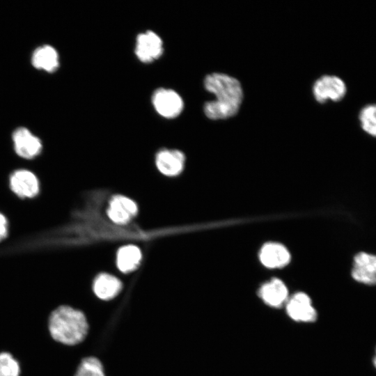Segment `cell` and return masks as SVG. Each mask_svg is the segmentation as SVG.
<instances>
[{
	"label": "cell",
	"mask_w": 376,
	"mask_h": 376,
	"mask_svg": "<svg viewBox=\"0 0 376 376\" xmlns=\"http://www.w3.org/2000/svg\"><path fill=\"white\" fill-rule=\"evenodd\" d=\"M48 328L55 340L73 345L85 338L88 325L85 315L81 311L69 306H61L52 312Z\"/></svg>",
	"instance_id": "2"
},
{
	"label": "cell",
	"mask_w": 376,
	"mask_h": 376,
	"mask_svg": "<svg viewBox=\"0 0 376 376\" xmlns=\"http://www.w3.org/2000/svg\"><path fill=\"white\" fill-rule=\"evenodd\" d=\"M259 258L264 266L269 268H278L288 264L290 255L283 245L275 242H269L262 247Z\"/></svg>",
	"instance_id": "11"
},
{
	"label": "cell",
	"mask_w": 376,
	"mask_h": 376,
	"mask_svg": "<svg viewBox=\"0 0 376 376\" xmlns=\"http://www.w3.org/2000/svg\"><path fill=\"white\" fill-rule=\"evenodd\" d=\"M185 163L184 154L178 150L163 149L156 155V165L163 174L173 176L180 173Z\"/></svg>",
	"instance_id": "10"
},
{
	"label": "cell",
	"mask_w": 376,
	"mask_h": 376,
	"mask_svg": "<svg viewBox=\"0 0 376 376\" xmlns=\"http://www.w3.org/2000/svg\"><path fill=\"white\" fill-rule=\"evenodd\" d=\"M93 288L97 297L103 300H109L120 292L122 283L114 276L104 273L95 278Z\"/></svg>",
	"instance_id": "14"
},
{
	"label": "cell",
	"mask_w": 376,
	"mask_h": 376,
	"mask_svg": "<svg viewBox=\"0 0 376 376\" xmlns=\"http://www.w3.org/2000/svg\"><path fill=\"white\" fill-rule=\"evenodd\" d=\"M203 84L205 90L215 96L214 100L205 102L203 107V111L208 118L224 120L238 112L243 92L237 79L214 72L205 77Z\"/></svg>",
	"instance_id": "1"
},
{
	"label": "cell",
	"mask_w": 376,
	"mask_h": 376,
	"mask_svg": "<svg viewBox=\"0 0 376 376\" xmlns=\"http://www.w3.org/2000/svg\"><path fill=\"white\" fill-rule=\"evenodd\" d=\"M10 190L20 198H33L40 191L38 177L27 169H17L9 177Z\"/></svg>",
	"instance_id": "7"
},
{
	"label": "cell",
	"mask_w": 376,
	"mask_h": 376,
	"mask_svg": "<svg viewBox=\"0 0 376 376\" xmlns=\"http://www.w3.org/2000/svg\"><path fill=\"white\" fill-rule=\"evenodd\" d=\"M141 259L140 249L134 245H128L120 248L117 255L118 269L125 273L134 270L139 265Z\"/></svg>",
	"instance_id": "16"
},
{
	"label": "cell",
	"mask_w": 376,
	"mask_h": 376,
	"mask_svg": "<svg viewBox=\"0 0 376 376\" xmlns=\"http://www.w3.org/2000/svg\"><path fill=\"white\" fill-rule=\"evenodd\" d=\"M33 65L40 70L53 72L59 66L58 54L56 50L49 45L37 48L32 56Z\"/></svg>",
	"instance_id": "15"
},
{
	"label": "cell",
	"mask_w": 376,
	"mask_h": 376,
	"mask_svg": "<svg viewBox=\"0 0 376 376\" xmlns=\"http://www.w3.org/2000/svg\"><path fill=\"white\" fill-rule=\"evenodd\" d=\"M75 376H105L101 362L95 357H87L81 362Z\"/></svg>",
	"instance_id": "18"
},
{
	"label": "cell",
	"mask_w": 376,
	"mask_h": 376,
	"mask_svg": "<svg viewBox=\"0 0 376 376\" xmlns=\"http://www.w3.org/2000/svg\"><path fill=\"white\" fill-rule=\"evenodd\" d=\"M259 295L267 305L279 307L287 300L288 291L281 280L273 279L262 285Z\"/></svg>",
	"instance_id": "13"
},
{
	"label": "cell",
	"mask_w": 376,
	"mask_h": 376,
	"mask_svg": "<svg viewBox=\"0 0 376 376\" xmlns=\"http://www.w3.org/2000/svg\"><path fill=\"white\" fill-rule=\"evenodd\" d=\"M313 93L320 103H324L327 100L339 102L345 97L347 86L345 81L337 76L324 75L315 81Z\"/></svg>",
	"instance_id": "5"
},
{
	"label": "cell",
	"mask_w": 376,
	"mask_h": 376,
	"mask_svg": "<svg viewBox=\"0 0 376 376\" xmlns=\"http://www.w3.org/2000/svg\"><path fill=\"white\" fill-rule=\"evenodd\" d=\"M350 274L357 283L366 286L376 285V253L360 251L352 262Z\"/></svg>",
	"instance_id": "4"
},
{
	"label": "cell",
	"mask_w": 376,
	"mask_h": 376,
	"mask_svg": "<svg viewBox=\"0 0 376 376\" xmlns=\"http://www.w3.org/2000/svg\"><path fill=\"white\" fill-rule=\"evenodd\" d=\"M286 311L290 318L297 322H313L318 316L309 296L301 292L290 298L286 304Z\"/></svg>",
	"instance_id": "8"
},
{
	"label": "cell",
	"mask_w": 376,
	"mask_h": 376,
	"mask_svg": "<svg viewBox=\"0 0 376 376\" xmlns=\"http://www.w3.org/2000/svg\"><path fill=\"white\" fill-rule=\"evenodd\" d=\"M373 364L374 368L376 369V348L375 351V354L373 358Z\"/></svg>",
	"instance_id": "21"
},
{
	"label": "cell",
	"mask_w": 376,
	"mask_h": 376,
	"mask_svg": "<svg viewBox=\"0 0 376 376\" xmlns=\"http://www.w3.org/2000/svg\"><path fill=\"white\" fill-rule=\"evenodd\" d=\"M8 235V221L6 216L0 212V242L5 240Z\"/></svg>",
	"instance_id": "20"
},
{
	"label": "cell",
	"mask_w": 376,
	"mask_h": 376,
	"mask_svg": "<svg viewBox=\"0 0 376 376\" xmlns=\"http://www.w3.org/2000/svg\"><path fill=\"white\" fill-rule=\"evenodd\" d=\"M151 102L156 112L167 119L178 117L184 109L182 97L171 88H157L152 95Z\"/></svg>",
	"instance_id": "3"
},
{
	"label": "cell",
	"mask_w": 376,
	"mask_h": 376,
	"mask_svg": "<svg viewBox=\"0 0 376 376\" xmlns=\"http://www.w3.org/2000/svg\"><path fill=\"white\" fill-rule=\"evenodd\" d=\"M137 212L136 203L123 196H116L110 201L107 210L109 217L115 223L125 224Z\"/></svg>",
	"instance_id": "12"
},
{
	"label": "cell",
	"mask_w": 376,
	"mask_h": 376,
	"mask_svg": "<svg viewBox=\"0 0 376 376\" xmlns=\"http://www.w3.org/2000/svg\"><path fill=\"white\" fill-rule=\"evenodd\" d=\"M358 119L361 130L368 136L376 138V103L363 106L359 111Z\"/></svg>",
	"instance_id": "17"
},
{
	"label": "cell",
	"mask_w": 376,
	"mask_h": 376,
	"mask_svg": "<svg viewBox=\"0 0 376 376\" xmlns=\"http://www.w3.org/2000/svg\"><path fill=\"white\" fill-rule=\"evenodd\" d=\"M19 363L8 352L0 353V376H19Z\"/></svg>",
	"instance_id": "19"
},
{
	"label": "cell",
	"mask_w": 376,
	"mask_h": 376,
	"mask_svg": "<svg viewBox=\"0 0 376 376\" xmlns=\"http://www.w3.org/2000/svg\"><path fill=\"white\" fill-rule=\"evenodd\" d=\"M13 141L17 155L26 159L34 158L42 150L40 139L24 127L18 128L13 132Z\"/></svg>",
	"instance_id": "9"
},
{
	"label": "cell",
	"mask_w": 376,
	"mask_h": 376,
	"mask_svg": "<svg viewBox=\"0 0 376 376\" xmlns=\"http://www.w3.org/2000/svg\"><path fill=\"white\" fill-rule=\"evenodd\" d=\"M163 52V41L155 32L148 30L137 35L134 54L141 62L150 63L159 58Z\"/></svg>",
	"instance_id": "6"
}]
</instances>
